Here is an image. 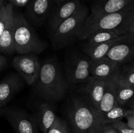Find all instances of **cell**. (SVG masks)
Segmentation results:
<instances>
[{"instance_id": "35", "label": "cell", "mask_w": 134, "mask_h": 133, "mask_svg": "<svg viewBox=\"0 0 134 133\" xmlns=\"http://www.w3.org/2000/svg\"><path fill=\"white\" fill-rule=\"evenodd\" d=\"M126 66L128 68H129V69H133V70H134V62L131 63L130 64H129V65H126Z\"/></svg>"}, {"instance_id": "30", "label": "cell", "mask_w": 134, "mask_h": 133, "mask_svg": "<svg viewBox=\"0 0 134 133\" xmlns=\"http://www.w3.org/2000/svg\"><path fill=\"white\" fill-rule=\"evenodd\" d=\"M7 65V60L5 56L0 53V71L3 70Z\"/></svg>"}, {"instance_id": "8", "label": "cell", "mask_w": 134, "mask_h": 133, "mask_svg": "<svg viewBox=\"0 0 134 133\" xmlns=\"http://www.w3.org/2000/svg\"><path fill=\"white\" fill-rule=\"evenodd\" d=\"M12 65L29 86L36 83L41 70V63L35 53L18 54L13 58Z\"/></svg>"}, {"instance_id": "1", "label": "cell", "mask_w": 134, "mask_h": 133, "mask_svg": "<svg viewBox=\"0 0 134 133\" xmlns=\"http://www.w3.org/2000/svg\"><path fill=\"white\" fill-rule=\"evenodd\" d=\"M35 84L37 94L41 98L53 101L62 99L69 88L60 66L52 59L45 60L41 65L40 72Z\"/></svg>"}, {"instance_id": "5", "label": "cell", "mask_w": 134, "mask_h": 133, "mask_svg": "<svg viewBox=\"0 0 134 133\" xmlns=\"http://www.w3.org/2000/svg\"><path fill=\"white\" fill-rule=\"evenodd\" d=\"M89 14L90 10L83 4L73 15L59 25L51 33V40L54 49L60 50L70 44L77 37Z\"/></svg>"}, {"instance_id": "33", "label": "cell", "mask_w": 134, "mask_h": 133, "mask_svg": "<svg viewBox=\"0 0 134 133\" xmlns=\"http://www.w3.org/2000/svg\"><path fill=\"white\" fill-rule=\"evenodd\" d=\"M69 1V0H54V2L55 3H56V6H58V5H61V4L64 3L66 2V1Z\"/></svg>"}, {"instance_id": "18", "label": "cell", "mask_w": 134, "mask_h": 133, "mask_svg": "<svg viewBox=\"0 0 134 133\" xmlns=\"http://www.w3.org/2000/svg\"><path fill=\"white\" fill-rule=\"evenodd\" d=\"M57 117L50 104L46 102L42 103L39 106L37 115L35 117L38 127L43 133H47V130L56 121Z\"/></svg>"}, {"instance_id": "4", "label": "cell", "mask_w": 134, "mask_h": 133, "mask_svg": "<svg viewBox=\"0 0 134 133\" xmlns=\"http://www.w3.org/2000/svg\"><path fill=\"white\" fill-rule=\"evenodd\" d=\"M14 44L18 54L39 53L47 48V43L39 37L22 14H14Z\"/></svg>"}, {"instance_id": "25", "label": "cell", "mask_w": 134, "mask_h": 133, "mask_svg": "<svg viewBox=\"0 0 134 133\" xmlns=\"http://www.w3.org/2000/svg\"><path fill=\"white\" fill-rule=\"evenodd\" d=\"M13 11H14L13 5L10 3L6 4L0 11V37L5 29L9 16Z\"/></svg>"}, {"instance_id": "34", "label": "cell", "mask_w": 134, "mask_h": 133, "mask_svg": "<svg viewBox=\"0 0 134 133\" xmlns=\"http://www.w3.org/2000/svg\"><path fill=\"white\" fill-rule=\"evenodd\" d=\"M5 5H6L5 0H0V11L5 6Z\"/></svg>"}, {"instance_id": "13", "label": "cell", "mask_w": 134, "mask_h": 133, "mask_svg": "<svg viewBox=\"0 0 134 133\" xmlns=\"http://www.w3.org/2000/svg\"><path fill=\"white\" fill-rule=\"evenodd\" d=\"M82 5V0H69L56 6L52 11L49 22L51 33L64 21L73 15Z\"/></svg>"}, {"instance_id": "15", "label": "cell", "mask_w": 134, "mask_h": 133, "mask_svg": "<svg viewBox=\"0 0 134 133\" xmlns=\"http://www.w3.org/2000/svg\"><path fill=\"white\" fill-rule=\"evenodd\" d=\"M133 2L134 0H93L88 18H96L115 13Z\"/></svg>"}, {"instance_id": "21", "label": "cell", "mask_w": 134, "mask_h": 133, "mask_svg": "<svg viewBox=\"0 0 134 133\" xmlns=\"http://www.w3.org/2000/svg\"><path fill=\"white\" fill-rule=\"evenodd\" d=\"M127 110L128 108L125 106H116L99 117V123L101 125H103L122 121L125 117Z\"/></svg>"}, {"instance_id": "27", "label": "cell", "mask_w": 134, "mask_h": 133, "mask_svg": "<svg viewBox=\"0 0 134 133\" xmlns=\"http://www.w3.org/2000/svg\"><path fill=\"white\" fill-rule=\"evenodd\" d=\"M125 118L127 119V124L128 126L134 129V109L128 108L126 113Z\"/></svg>"}, {"instance_id": "32", "label": "cell", "mask_w": 134, "mask_h": 133, "mask_svg": "<svg viewBox=\"0 0 134 133\" xmlns=\"http://www.w3.org/2000/svg\"><path fill=\"white\" fill-rule=\"evenodd\" d=\"M126 33H127L134 34V19H133V20L132 21V23H131L129 29H128V31H127Z\"/></svg>"}, {"instance_id": "17", "label": "cell", "mask_w": 134, "mask_h": 133, "mask_svg": "<svg viewBox=\"0 0 134 133\" xmlns=\"http://www.w3.org/2000/svg\"><path fill=\"white\" fill-rule=\"evenodd\" d=\"M14 12L9 16L5 29L0 37V52L7 55L15 52L14 44Z\"/></svg>"}, {"instance_id": "2", "label": "cell", "mask_w": 134, "mask_h": 133, "mask_svg": "<svg viewBox=\"0 0 134 133\" xmlns=\"http://www.w3.org/2000/svg\"><path fill=\"white\" fill-rule=\"evenodd\" d=\"M134 19V2L117 12L96 18L88 17L78 32L77 37L85 40L91 34L99 30H114L120 35L126 33Z\"/></svg>"}, {"instance_id": "12", "label": "cell", "mask_w": 134, "mask_h": 133, "mask_svg": "<svg viewBox=\"0 0 134 133\" xmlns=\"http://www.w3.org/2000/svg\"><path fill=\"white\" fill-rule=\"evenodd\" d=\"M107 80H98L90 76L84 84L81 86V92L86 100L92 105L98 109L104 93Z\"/></svg>"}, {"instance_id": "19", "label": "cell", "mask_w": 134, "mask_h": 133, "mask_svg": "<svg viewBox=\"0 0 134 133\" xmlns=\"http://www.w3.org/2000/svg\"><path fill=\"white\" fill-rule=\"evenodd\" d=\"M120 37L103 43L90 46H85L84 52L85 54L92 60H98L102 59L105 57L110 49L119 40Z\"/></svg>"}, {"instance_id": "11", "label": "cell", "mask_w": 134, "mask_h": 133, "mask_svg": "<svg viewBox=\"0 0 134 133\" xmlns=\"http://www.w3.org/2000/svg\"><path fill=\"white\" fill-rule=\"evenodd\" d=\"M121 69V64L105 57L98 60H92L90 76L98 80H107L115 76Z\"/></svg>"}, {"instance_id": "24", "label": "cell", "mask_w": 134, "mask_h": 133, "mask_svg": "<svg viewBox=\"0 0 134 133\" xmlns=\"http://www.w3.org/2000/svg\"><path fill=\"white\" fill-rule=\"evenodd\" d=\"M47 133H71V130L66 121L57 117L56 121L47 130Z\"/></svg>"}, {"instance_id": "23", "label": "cell", "mask_w": 134, "mask_h": 133, "mask_svg": "<svg viewBox=\"0 0 134 133\" xmlns=\"http://www.w3.org/2000/svg\"><path fill=\"white\" fill-rule=\"evenodd\" d=\"M119 84L134 87V70L124 66L120 69L116 76Z\"/></svg>"}, {"instance_id": "26", "label": "cell", "mask_w": 134, "mask_h": 133, "mask_svg": "<svg viewBox=\"0 0 134 133\" xmlns=\"http://www.w3.org/2000/svg\"><path fill=\"white\" fill-rule=\"evenodd\" d=\"M111 125L119 133H134V129L122 121H117Z\"/></svg>"}, {"instance_id": "22", "label": "cell", "mask_w": 134, "mask_h": 133, "mask_svg": "<svg viewBox=\"0 0 134 133\" xmlns=\"http://www.w3.org/2000/svg\"><path fill=\"white\" fill-rule=\"evenodd\" d=\"M133 96V86H123L118 83L116 91V99L118 105L126 107L127 103Z\"/></svg>"}, {"instance_id": "6", "label": "cell", "mask_w": 134, "mask_h": 133, "mask_svg": "<svg viewBox=\"0 0 134 133\" xmlns=\"http://www.w3.org/2000/svg\"><path fill=\"white\" fill-rule=\"evenodd\" d=\"M91 59L86 55H74L67 62L64 76L69 87L82 86L90 76Z\"/></svg>"}, {"instance_id": "3", "label": "cell", "mask_w": 134, "mask_h": 133, "mask_svg": "<svg viewBox=\"0 0 134 133\" xmlns=\"http://www.w3.org/2000/svg\"><path fill=\"white\" fill-rule=\"evenodd\" d=\"M67 115L72 133H98L102 126L98 110L83 96L71 97Z\"/></svg>"}, {"instance_id": "28", "label": "cell", "mask_w": 134, "mask_h": 133, "mask_svg": "<svg viewBox=\"0 0 134 133\" xmlns=\"http://www.w3.org/2000/svg\"><path fill=\"white\" fill-rule=\"evenodd\" d=\"M98 133H119L111 124L102 125L98 130Z\"/></svg>"}, {"instance_id": "9", "label": "cell", "mask_w": 134, "mask_h": 133, "mask_svg": "<svg viewBox=\"0 0 134 133\" xmlns=\"http://www.w3.org/2000/svg\"><path fill=\"white\" fill-rule=\"evenodd\" d=\"M105 57L120 64L134 59V34L126 33L113 46Z\"/></svg>"}, {"instance_id": "20", "label": "cell", "mask_w": 134, "mask_h": 133, "mask_svg": "<svg viewBox=\"0 0 134 133\" xmlns=\"http://www.w3.org/2000/svg\"><path fill=\"white\" fill-rule=\"evenodd\" d=\"M121 36L122 35H120L118 34L116 31L114 30H99L91 34L90 36L88 37L85 39L86 41L85 46H90L93 44L103 43L117 39Z\"/></svg>"}, {"instance_id": "16", "label": "cell", "mask_w": 134, "mask_h": 133, "mask_svg": "<svg viewBox=\"0 0 134 133\" xmlns=\"http://www.w3.org/2000/svg\"><path fill=\"white\" fill-rule=\"evenodd\" d=\"M118 73L107 80L104 93L98 109L99 117L118 105L116 99V91L118 84L116 76Z\"/></svg>"}, {"instance_id": "29", "label": "cell", "mask_w": 134, "mask_h": 133, "mask_svg": "<svg viewBox=\"0 0 134 133\" xmlns=\"http://www.w3.org/2000/svg\"><path fill=\"white\" fill-rule=\"evenodd\" d=\"M30 0H14L12 5L16 7H24L27 5Z\"/></svg>"}, {"instance_id": "14", "label": "cell", "mask_w": 134, "mask_h": 133, "mask_svg": "<svg viewBox=\"0 0 134 133\" xmlns=\"http://www.w3.org/2000/svg\"><path fill=\"white\" fill-rule=\"evenodd\" d=\"M24 80L16 74H10L0 81V108L14 97L24 85Z\"/></svg>"}, {"instance_id": "10", "label": "cell", "mask_w": 134, "mask_h": 133, "mask_svg": "<svg viewBox=\"0 0 134 133\" xmlns=\"http://www.w3.org/2000/svg\"><path fill=\"white\" fill-rule=\"evenodd\" d=\"M56 7L54 0H30L26 5V14L36 26L41 24Z\"/></svg>"}, {"instance_id": "7", "label": "cell", "mask_w": 134, "mask_h": 133, "mask_svg": "<svg viewBox=\"0 0 134 133\" xmlns=\"http://www.w3.org/2000/svg\"><path fill=\"white\" fill-rule=\"evenodd\" d=\"M2 115L10 123L15 133H39L36 118L26 111L10 107L3 110Z\"/></svg>"}, {"instance_id": "31", "label": "cell", "mask_w": 134, "mask_h": 133, "mask_svg": "<svg viewBox=\"0 0 134 133\" xmlns=\"http://www.w3.org/2000/svg\"><path fill=\"white\" fill-rule=\"evenodd\" d=\"M126 107L130 109H134V96L131 99V100L127 103Z\"/></svg>"}, {"instance_id": "36", "label": "cell", "mask_w": 134, "mask_h": 133, "mask_svg": "<svg viewBox=\"0 0 134 133\" xmlns=\"http://www.w3.org/2000/svg\"><path fill=\"white\" fill-rule=\"evenodd\" d=\"M8 1H9V3H10L12 5V4H13V1H14V0H7Z\"/></svg>"}]
</instances>
